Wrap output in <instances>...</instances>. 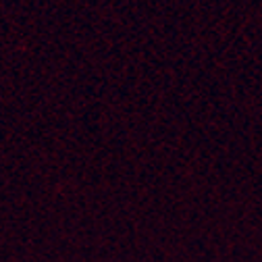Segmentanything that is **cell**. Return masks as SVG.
Here are the masks:
<instances>
[]
</instances>
